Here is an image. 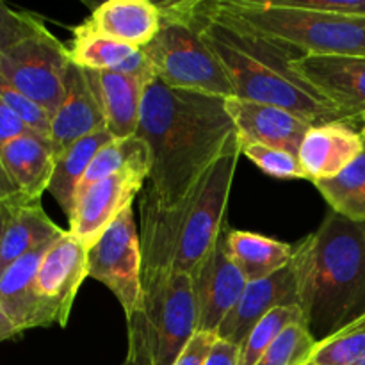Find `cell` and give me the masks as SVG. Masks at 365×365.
<instances>
[{"label":"cell","mask_w":365,"mask_h":365,"mask_svg":"<svg viewBox=\"0 0 365 365\" xmlns=\"http://www.w3.org/2000/svg\"><path fill=\"white\" fill-rule=\"evenodd\" d=\"M237 134L225 98L146 84L138 135L148 145V187L166 209H180Z\"/></svg>","instance_id":"6da1fadb"},{"label":"cell","mask_w":365,"mask_h":365,"mask_svg":"<svg viewBox=\"0 0 365 365\" xmlns=\"http://www.w3.org/2000/svg\"><path fill=\"white\" fill-rule=\"evenodd\" d=\"M189 13L227 70L235 98L282 107L312 125L348 121L292 70L302 52L216 13L209 2L189 0Z\"/></svg>","instance_id":"7a4b0ae2"},{"label":"cell","mask_w":365,"mask_h":365,"mask_svg":"<svg viewBox=\"0 0 365 365\" xmlns=\"http://www.w3.org/2000/svg\"><path fill=\"white\" fill-rule=\"evenodd\" d=\"M291 267L317 342L365 316V223L330 212L294 246Z\"/></svg>","instance_id":"3957f363"},{"label":"cell","mask_w":365,"mask_h":365,"mask_svg":"<svg viewBox=\"0 0 365 365\" xmlns=\"http://www.w3.org/2000/svg\"><path fill=\"white\" fill-rule=\"evenodd\" d=\"M216 13L303 56H365V20L294 7L284 0H217Z\"/></svg>","instance_id":"277c9868"},{"label":"cell","mask_w":365,"mask_h":365,"mask_svg":"<svg viewBox=\"0 0 365 365\" xmlns=\"http://www.w3.org/2000/svg\"><path fill=\"white\" fill-rule=\"evenodd\" d=\"M160 29L143 48L153 77L182 91L234 98V86L189 13V0L163 2Z\"/></svg>","instance_id":"5b68a950"},{"label":"cell","mask_w":365,"mask_h":365,"mask_svg":"<svg viewBox=\"0 0 365 365\" xmlns=\"http://www.w3.org/2000/svg\"><path fill=\"white\" fill-rule=\"evenodd\" d=\"M239 157L241 141L235 134L220 159L209 168L184 205L178 209L175 273L191 274L225 232V216Z\"/></svg>","instance_id":"8992f818"},{"label":"cell","mask_w":365,"mask_h":365,"mask_svg":"<svg viewBox=\"0 0 365 365\" xmlns=\"http://www.w3.org/2000/svg\"><path fill=\"white\" fill-rule=\"evenodd\" d=\"M88 277L113 292L127 321L143 309V252L132 207L88 250Z\"/></svg>","instance_id":"52a82bcc"},{"label":"cell","mask_w":365,"mask_h":365,"mask_svg":"<svg viewBox=\"0 0 365 365\" xmlns=\"http://www.w3.org/2000/svg\"><path fill=\"white\" fill-rule=\"evenodd\" d=\"M70 66L68 46L50 31L18 43L0 57V75L50 116L63 102Z\"/></svg>","instance_id":"ba28073f"},{"label":"cell","mask_w":365,"mask_h":365,"mask_svg":"<svg viewBox=\"0 0 365 365\" xmlns=\"http://www.w3.org/2000/svg\"><path fill=\"white\" fill-rule=\"evenodd\" d=\"M84 278H88V248L66 232L50 245L36 273V294L50 327H66Z\"/></svg>","instance_id":"9c48e42d"},{"label":"cell","mask_w":365,"mask_h":365,"mask_svg":"<svg viewBox=\"0 0 365 365\" xmlns=\"http://www.w3.org/2000/svg\"><path fill=\"white\" fill-rule=\"evenodd\" d=\"M146 316L152 323L153 362L175 365L191 339L198 334V307L191 274L173 271L157 305Z\"/></svg>","instance_id":"30bf717a"},{"label":"cell","mask_w":365,"mask_h":365,"mask_svg":"<svg viewBox=\"0 0 365 365\" xmlns=\"http://www.w3.org/2000/svg\"><path fill=\"white\" fill-rule=\"evenodd\" d=\"M146 180L148 173L143 171H120L93 184L75 200L73 212L68 217V232L89 250L118 216L132 207Z\"/></svg>","instance_id":"8fae6325"},{"label":"cell","mask_w":365,"mask_h":365,"mask_svg":"<svg viewBox=\"0 0 365 365\" xmlns=\"http://www.w3.org/2000/svg\"><path fill=\"white\" fill-rule=\"evenodd\" d=\"M291 66L346 120L365 121V56H303Z\"/></svg>","instance_id":"7c38bea8"},{"label":"cell","mask_w":365,"mask_h":365,"mask_svg":"<svg viewBox=\"0 0 365 365\" xmlns=\"http://www.w3.org/2000/svg\"><path fill=\"white\" fill-rule=\"evenodd\" d=\"M191 280L198 307V331L216 335L248 285L245 274L228 257L225 232L205 259L191 271Z\"/></svg>","instance_id":"4fadbf2b"},{"label":"cell","mask_w":365,"mask_h":365,"mask_svg":"<svg viewBox=\"0 0 365 365\" xmlns=\"http://www.w3.org/2000/svg\"><path fill=\"white\" fill-rule=\"evenodd\" d=\"M100 130H107L106 114L93 73L71 64L68 70L64 98L50 121V143L53 153L56 157L61 155L71 145Z\"/></svg>","instance_id":"5bb4252c"},{"label":"cell","mask_w":365,"mask_h":365,"mask_svg":"<svg viewBox=\"0 0 365 365\" xmlns=\"http://www.w3.org/2000/svg\"><path fill=\"white\" fill-rule=\"evenodd\" d=\"M242 145H262L298 155L307 132L314 127L287 109L241 98L225 100Z\"/></svg>","instance_id":"9a60e30c"},{"label":"cell","mask_w":365,"mask_h":365,"mask_svg":"<svg viewBox=\"0 0 365 365\" xmlns=\"http://www.w3.org/2000/svg\"><path fill=\"white\" fill-rule=\"evenodd\" d=\"M365 148L362 130L349 121L314 125L303 138L298 159L307 180L319 182L337 177Z\"/></svg>","instance_id":"2e32d148"},{"label":"cell","mask_w":365,"mask_h":365,"mask_svg":"<svg viewBox=\"0 0 365 365\" xmlns=\"http://www.w3.org/2000/svg\"><path fill=\"white\" fill-rule=\"evenodd\" d=\"M285 305H299L294 271L291 266L262 280L248 282L237 305L221 323L216 334L217 339L239 348L264 316Z\"/></svg>","instance_id":"e0dca14e"},{"label":"cell","mask_w":365,"mask_h":365,"mask_svg":"<svg viewBox=\"0 0 365 365\" xmlns=\"http://www.w3.org/2000/svg\"><path fill=\"white\" fill-rule=\"evenodd\" d=\"M48 248L50 245L20 257L0 273V310L13 321L20 334L50 327L34 289L36 273Z\"/></svg>","instance_id":"ac0fdd59"},{"label":"cell","mask_w":365,"mask_h":365,"mask_svg":"<svg viewBox=\"0 0 365 365\" xmlns=\"http://www.w3.org/2000/svg\"><path fill=\"white\" fill-rule=\"evenodd\" d=\"M0 160L11 182L25 200L39 202L48 191L52 180L56 153L50 139L29 132L0 148Z\"/></svg>","instance_id":"d6986e66"},{"label":"cell","mask_w":365,"mask_h":365,"mask_svg":"<svg viewBox=\"0 0 365 365\" xmlns=\"http://www.w3.org/2000/svg\"><path fill=\"white\" fill-rule=\"evenodd\" d=\"M66 232L50 220L48 214L43 210L41 202L21 198L13 203H4V267L27 253L52 245Z\"/></svg>","instance_id":"ffe728a7"},{"label":"cell","mask_w":365,"mask_h":365,"mask_svg":"<svg viewBox=\"0 0 365 365\" xmlns=\"http://www.w3.org/2000/svg\"><path fill=\"white\" fill-rule=\"evenodd\" d=\"M88 21L116 41L145 48L160 29V9L150 0H107L93 9Z\"/></svg>","instance_id":"44dd1931"},{"label":"cell","mask_w":365,"mask_h":365,"mask_svg":"<svg viewBox=\"0 0 365 365\" xmlns=\"http://www.w3.org/2000/svg\"><path fill=\"white\" fill-rule=\"evenodd\" d=\"M106 114V128L113 139L138 135L143 98L150 81L116 71H91Z\"/></svg>","instance_id":"7402d4cb"},{"label":"cell","mask_w":365,"mask_h":365,"mask_svg":"<svg viewBox=\"0 0 365 365\" xmlns=\"http://www.w3.org/2000/svg\"><path fill=\"white\" fill-rule=\"evenodd\" d=\"M225 248L228 257L246 282L262 280L291 266L294 246L255 232H225Z\"/></svg>","instance_id":"603a6c76"},{"label":"cell","mask_w":365,"mask_h":365,"mask_svg":"<svg viewBox=\"0 0 365 365\" xmlns=\"http://www.w3.org/2000/svg\"><path fill=\"white\" fill-rule=\"evenodd\" d=\"M110 141H114L113 135L107 130H100L96 134L81 139L56 157V166H53L48 192L56 200L57 205L63 209L66 217H70L73 212L77 189L84 178L86 171H88L89 164L93 163L96 153L103 146L109 145Z\"/></svg>","instance_id":"cb8c5ba5"},{"label":"cell","mask_w":365,"mask_h":365,"mask_svg":"<svg viewBox=\"0 0 365 365\" xmlns=\"http://www.w3.org/2000/svg\"><path fill=\"white\" fill-rule=\"evenodd\" d=\"M135 50V46L98 32L88 20L73 29V38L68 46L71 64L89 71L116 70Z\"/></svg>","instance_id":"d4e9b609"},{"label":"cell","mask_w":365,"mask_h":365,"mask_svg":"<svg viewBox=\"0 0 365 365\" xmlns=\"http://www.w3.org/2000/svg\"><path fill=\"white\" fill-rule=\"evenodd\" d=\"M150 166H152V159H150L148 145L139 135L128 139H114L109 145L103 146L89 164L77 189V196L96 182L120 171H143L150 175Z\"/></svg>","instance_id":"484cf974"},{"label":"cell","mask_w":365,"mask_h":365,"mask_svg":"<svg viewBox=\"0 0 365 365\" xmlns=\"http://www.w3.org/2000/svg\"><path fill=\"white\" fill-rule=\"evenodd\" d=\"M331 212L355 223H365V148L356 160L334 178L314 182Z\"/></svg>","instance_id":"4316f807"},{"label":"cell","mask_w":365,"mask_h":365,"mask_svg":"<svg viewBox=\"0 0 365 365\" xmlns=\"http://www.w3.org/2000/svg\"><path fill=\"white\" fill-rule=\"evenodd\" d=\"M299 323L307 324L305 314L299 305H285L271 310L255 324L245 342L239 346V365H257L282 331Z\"/></svg>","instance_id":"83f0119b"},{"label":"cell","mask_w":365,"mask_h":365,"mask_svg":"<svg viewBox=\"0 0 365 365\" xmlns=\"http://www.w3.org/2000/svg\"><path fill=\"white\" fill-rule=\"evenodd\" d=\"M365 360V316L317 342L310 362L316 365H360Z\"/></svg>","instance_id":"f1b7e54d"},{"label":"cell","mask_w":365,"mask_h":365,"mask_svg":"<svg viewBox=\"0 0 365 365\" xmlns=\"http://www.w3.org/2000/svg\"><path fill=\"white\" fill-rule=\"evenodd\" d=\"M317 341L305 323L292 324L278 335L257 365H307L312 359Z\"/></svg>","instance_id":"f546056e"},{"label":"cell","mask_w":365,"mask_h":365,"mask_svg":"<svg viewBox=\"0 0 365 365\" xmlns=\"http://www.w3.org/2000/svg\"><path fill=\"white\" fill-rule=\"evenodd\" d=\"M45 32H48L45 21L34 13L13 9L0 2V57L18 43Z\"/></svg>","instance_id":"4dcf8cb0"},{"label":"cell","mask_w":365,"mask_h":365,"mask_svg":"<svg viewBox=\"0 0 365 365\" xmlns=\"http://www.w3.org/2000/svg\"><path fill=\"white\" fill-rule=\"evenodd\" d=\"M241 153L269 177L282 178V180H291V178H305L307 180L298 155H292L285 150L262 145H242L241 143Z\"/></svg>","instance_id":"1f68e13d"},{"label":"cell","mask_w":365,"mask_h":365,"mask_svg":"<svg viewBox=\"0 0 365 365\" xmlns=\"http://www.w3.org/2000/svg\"><path fill=\"white\" fill-rule=\"evenodd\" d=\"M0 98L34 134L50 139V121H52V116L43 107L32 102L29 96L18 91L2 75H0Z\"/></svg>","instance_id":"d6a6232c"},{"label":"cell","mask_w":365,"mask_h":365,"mask_svg":"<svg viewBox=\"0 0 365 365\" xmlns=\"http://www.w3.org/2000/svg\"><path fill=\"white\" fill-rule=\"evenodd\" d=\"M128 348L121 365H155L153 362V334L152 323L145 310L135 312L127 321Z\"/></svg>","instance_id":"836d02e7"},{"label":"cell","mask_w":365,"mask_h":365,"mask_svg":"<svg viewBox=\"0 0 365 365\" xmlns=\"http://www.w3.org/2000/svg\"><path fill=\"white\" fill-rule=\"evenodd\" d=\"M294 7L365 20V0H284Z\"/></svg>","instance_id":"e575fe53"},{"label":"cell","mask_w":365,"mask_h":365,"mask_svg":"<svg viewBox=\"0 0 365 365\" xmlns=\"http://www.w3.org/2000/svg\"><path fill=\"white\" fill-rule=\"evenodd\" d=\"M216 335L198 331V334L191 339L187 348H185L184 351H182V355L178 356L175 365H205L214 344H216Z\"/></svg>","instance_id":"d590c367"},{"label":"cell","mask_w":365,"mask_h":365,"mask_svg":"<svg viewBox=\"0 0 365 365\" xmlns=\"http://www.w3.org/2000/svg\"><path fill=\"white\" fill-rule=\"evenodd\" d=\"M32 132L6 103L0 98V148H2L6 143L13 141V139L20 138V135L29 134Z\"/></svg>","instance_id":"8d00e7d4"},{"label":"cell","mask_w":365,"mask_h":365,"mask_svg":"<svg viewBox=\"0 0 365 365\" xmlns=\"http://www.w3.org/2000/svg\"><path fill=\"white\" fill-rule=\"evenodd\" d=\"M116 73H123L128 75V77H138V78H145V81H152L153 78V71L152 66H150L148 57L145 56L143 48H138L130 57L123 61L120 66L116 68Z\"/></svg>","instance_id":"74e56055"},{"label":"cell","mask_w":365,"mask_h":365,"mask_svg":"<svg viewBox=\"0 0 365 365\" xmlns=\"http://www.w3.org/2000/svg\"><path fill=\"white\" fill-rule=\"evenodd\" d=\"M205 365H239V348L232 342L217 339Z\"/></svg>","instance_id":"f35d334b"},{"label":"cell","mask_w":365,"mask_h":365,"mask_svg":"<svg viewBox=\"0 0 365 365\" xmlns=\"http://www.w3.org/2000/svg\"><path fill=\"white\" fill-rule=\"evenodd\" d=\"M21 198H24V196H21L20 192H18V189L14 187L9 175H7L6 168H4L2 160H0V203H13Z\"/></svg>","instance_id":"ab89813d"},{"label":"cell","mask_w":365,"mask_h":365,"mask_svg":"<svg viewBox=\"0 0 365 365\" xmlns=\"http://www.w3.org/2000/svg\"><path fill=\"white\" fill-rule=\"evenodd\" d=\"M20 335V330L13 324V321L0 310V342H6Z\"/></svg>","instance_id":"60d3db41"},{"label":"cell","mask_w":365,"mask_h":365,"mask_svg":"<svg viewBox=\"0 0 365 365\" xmlns=\"http://www.w3.org/2000/svg\"><path fill=\"white\" fill-rule=\"evenodd\" d=\"M2 230H4V203H0V273L4 269V259H2Z\"/></svg>","instance_id":"b9f144b4"},{"label":"cell","mask_w":365,"mask_h":365,"mask_svg":"<svg viewBox=\"0 0 365 365\" xmlns=\"http://www.w3.org/2000/svg\"><path fill=\"white\" fill-rule=\"evenodd\" d=\"M362 135H364V139H365V121H364V128H362Z\"/></svg>","instance_id":"7bdbcfd3"},{"label":"cell","mask_w":365,"mask_h":365,"mask_svg":"<svg viewBox=\"0 0 365 365\" xmlns=\"http://www.w3.org/2000/svg\"><path fill=\"white\" fill-rule=\"evenodd\" d=\"M307 365H316V364H312V362H309V364H307Z\"/></svg>","instance_id":"ee69618b"},{"label":"cell","mask_w":365,"mask_h":365,"mask_svg":"<svg viewBox=\"0 0 365 365\" xmlns=\"http://www.w3.org/2000/svg\"><path fill=\"white\" fill-rule=\"evenodd\" d=\"M360 365H365V360H364V362H362V364H360Z\"/></svg>","instance_id":"f6af8a7d"}]
</instances>
